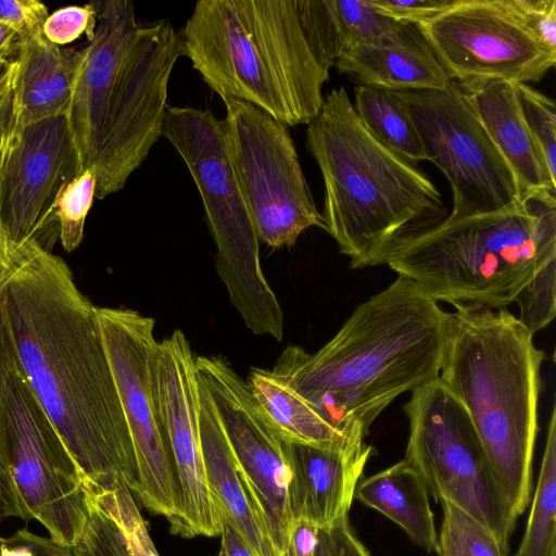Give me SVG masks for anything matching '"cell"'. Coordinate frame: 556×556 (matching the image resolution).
<instances>
[{"mask_svg":"<svg viewBox=\"0 0 556 556\" xmlns=\"http://www.w3.org/2000/svg\"><path fill=\"white\" fill-rule=\"evenodd\" d=\"M0 319L14 359L93 491L135 493L137 464L97 307L35 238L8 244Z\"/></svg>","mask_w":556,"mask_h":556,"instance_id":"6da1fadb","label":"cell"},{"mask_svg":"<svg viewBox=\"0 0 556 556\" xmlns=\"http://www.w3.org/2000/svg\"><path fill=\"white\" fill-rule=\"evenodd\" d=\"M446 315L418 285L397 276L356 306L316 353L287 346L271 371L330 425L365 440L397 396L439 377Z\"/></svg>","mask_w":556,"mask_h":556,"instance_id":"7a4b0ae2","label":"cell"},{"mask_svg":"<svg viewBox=\"0 0 556 556\" xmlns=\"http://www.w3.org/2000/svg\"><path fill=\"white\" fill-rule=\"evenodd\" d=\"M306 144L324 179L325 230L351 268L387 265L403 242L444 219L435 185L367 131L343 87L324 98Z\"/></svg>","mask_w":556,"mask_h":556,"instance_id":"3957f363","label":"cell"},{"mask_svg":"<svg viewBox=\"0 0 556 556\" xmlns=\"http://www.w3.org/2000/svg\"><path fill=\"white\" fill-rule=\"evenodd\" d=\"M447 313L438 379L464 406L515 515L532 490L544 352L507 308Z\"/></svg>","mask_w":556,"mask_h":556,"instance_id":"277c9868","label":"cell"},{"mask_svg":"<svg viewBox=\"0 0 556 556\" xmlns=\"http://www.w3.org/2000/svg\"><path fill=\"white\" fill-rule=\"evenodd\" d=\"M180 36L222 100L249 102L288 127L318 115L329 72L308 46L296 0H200Z\"/></svg>","mask_w":556,"mask_h":556,"instance_id":"5b68a950","label":"cell"},{"mask_svg":"<svg viewBox=\"0 0 556 556\" xmlns=\"http://www.w3.org/2000/svg\"><path fill=\"white\" fill-rule=\"evenodd\" d=\"M387 265L437 302L506 308L556 266V191L527 192L493 213L448 215L403 242Z\"/></svg>","mask_w":556,"mask_h":556,"instance_id":"8992f818","label":"cell"},{"mask_svg":"<svg viewBox=\"0 0 556 556\" xmlns=\"http://www.w3.org/2000/svg\"><path fill=\"white\" fill-rule=\"evenodd\" d=\"M162 136L199 190L217 248L216 268L232 305L255 334L283 338V314L260 262L258 238L231 161L224 123L211 111L166 109Z\"/></svg>","mask_w":556,"mask_h":556,"instance_id":"52a82bcc","label":"cell"},{"mask_svg":"<svg viewBox=\"0 0 556 556\" xmlns=\"http://www.w3.org/2000/svg\"><path fill=\"white\" fill-rule=\"evenodd\" d=\"M405 459L437 500L459 507L508 549L517 516L460 402L437 378L410 392Z\"/></svg>","mask_w":556,"mask_h":556,"instance_id":"ba28073f","label":"cell"},{"mask_svg":"<svg viewBox=\"0 0 556 556\" xmlns=\"http://www.w3.org/2000/svg\"><path fill=\"white\" fill-rule=\"evenodd\" d=\"M97 318L134 446L137 500L182 534V498L157 396L154 319L130 308L97 307Z\"/></svg>","mask_w":556,"mask_h":556,"instance_id":"9c48e42d","label":"cell"},{"mask_svg":"<svg viewBox=\"0 0 556 556\" xmlns=\"http://www.w3.org/2000/svg\"><path fill=\"white\" fill-rule=\"evenodd\" d=\"M2 392L7 452L23 520L38 521L53 541L71 548L87 517V485L10 346Z\"/></svg>","mask_w":556,"mask_h":556,"instance_id":"30bf717a","label":"cell"},{"mask_svg":"<svg viewBox=\"0 0 556 556\" xmlns=\"http://www.w3.org/2000/svg\"><path fill=\"white\" fill-rule=\"evenodd\" d=\"M223 101L231 161L258 241L292 247L307 228L325 230L288 126L249 102Z\"/></svg>","mask_w":556,"mask_h":556,"instance_id":"8fae6325","label":"cell"},{"mask_svg":"<svg viewBox=\"0 0 556 556\" xmlns=\"http://www.w3.org/2000/svg\"><path fill=\"white\" fill-rule=\"evenodd\" d=\"M184 55L169 20L141 24L105 101V126L92 167L102 200L121 191L162 137L168 84Z\"/></svg>","mask_w":556,"mask_h":556,"instance_id":"7c38bea8","label":"cell"},{"mask_svg":"<svg viewBox=\"0 0 556 556\" xmlns=\"http://www.w3.org/2000/svg\"><path fill=\"white\" fill-rule=\"evenodd\" d=\"M408 105L427 161L453 193L450 216L497 212L523 197L520 184L472 109L459 84L442 90L399 92Z\"/></svg>","mask_w":556,"mask_h":556,"instance_id":"4fadbf2b","label":"cell"},{"mask_svg":"<svg viewBox=\"0 0 556 556\" xmlns=\"http://www.w3.org/2000/svg\"><path fill=\"white\" fill-rule=\"evenodd\" d=\"M417 27L459 85L490 79L539 83L556 63V51L544 46L503 0H458Z\"/></svg>","mask_w":556,"mask_h":556,"instance_id":"5bb4252c","label":"cell"},{"mask_svg":"<svg viewBox=\"0 0 556 556\" xmlns=\"http://www.w3.org/2000/svg\"><path fill=\"white\" fill-rule=\"evenodd\" d=\"M230 444L241 479L275 556L287 547L292 516L288 503L289 471L281 437L256 402L248 381L220 356L195 357Z\"/></svg>","mask_w":556,"mask_h":556,"instance_id":"9a60e30c","label":"cell"},{"mask_svg":"<svg viewBox=\"0 0 556 556\" xmlns=\"http://www.w3.org/2000/svg\"><path fill=\"white\" fill-rule=\"evenodd\" d=\"M76 174L65 115L18 127L9 114L0 132V227L8 244L39 241L55 219L60 191Z\"/></svg>","mask_w":556,"mask_h":556,"instance_id":"2e32d148","label":"cell"},{"mask_svg":"<svg viewBox=\"0 0 556 556\" xmlns=\"http://www.w3.org/2000/svg\"><path fill=\"white\" fill-rule=\"evenodd\" d=\"M195 357L185 333L179 329L159 342L157 396L181 492L182 538L217 536L223 529L205 476Z\"/></svg>","mask_w":556,"mask_h":556,"instance_id":"e0dca14e","label":"cell"},{"mask_svg":"<svg viewBox=\"0 0 556 556\" xmlns=\"http://www.w3.org/2000/svg\"><path fill=\"white\" fill-rule=\"evenodd\" d=\"M91 3L97 25L92 38L83 48L65 114L77 174L96 163L105 125L106 96L141 25L131 0Z\"/></svg>","mask_w":556,"mask_h":556,"instance_id":"ac0fdd59","label":"cell"},{"mask_svg":"<svg viewBox=\"0 0 556 556\" xmlns=\"http://www.w3.org/2000/svg\"><path fill=\"white\" fill-rule=\"evenodd\" d=\"M286 457L288 503L292 519H304L325 532L349 520L372 447L365 442L344 450L281 438Z\"/></svg>","mask_w":556,"mask_h":556,"instance_id":"d6986e66","label":"cell"},{"mask_svg":"<svg viewBox=\"0 0 556 556\" xmlns=\"http://www.w3.org/2000/svg\"><path fill=\"white\" fill-rule=\"evenodd\" d=\"M296 7L308 46L327 72L353 46L389 45L417 30L381 14L368 0H296Z\"/></svg>","mask_w":556,"mask_h":556,"instance_id":"ffe728a7","label":"cell"},{"mask_svg":"<svg viewBox=\"0 0 556 556\" xmlns=\"http://www.w3.org/2000/svg\"><path fill=\"white\" fill-rule=\"evenodd\" d=\"M83 48L58 47L42 34L22 40L15 59L10 122L18 127L65 115Z\"/></svg>","mask_w":556,"mask_h":556,"instance_id":"44dd1931","label":"cell"},{"mask_svg":"<svg viewBox=\"0 0 556 556\" xmlns=\"http://www.w3.org/2000/svg\"><path fill=\"white\" fill-rule=\"evenodd\" d=\"M199 392L205 476L217 515L222 523L229 526L244 540L254 556H275L241 479L214 403L200 379Z\"/></svg>","mask_w":556,"mask_h":556,"instance_id":"7402d4cb","label":"cell"},{"mask_svg":"<svg viewBox=\"0 0 556 556\" xmlns=\"http://www.w3.org/2000/svg\"><path fill=\"white\" fill-rule=\"evenodd\" d=\"M492 141L515 173L522 193L556 191V179L525 122L516 84L490 79L460 85Z\"/></svg>","mask_w":556,"mask_h":556,"instance_id":"603a6c76","label":"cell"},{"mask_svg":"<svg viewBox=\"0 0 556 556\" xmlns=\"http://www.w3.org/2000/svg\"><path fill=\"white\" fill-rule=\"evenodd\" d=\"M333 66L361 86L395 92L442 90L452 81L419 29L389 45L353 46Z\"/></svg>","mask_w":556,"mask_h":556,"instance_id":"cb8c5ba5","label":"cell"},{"mask_svg":"<svg viewBox=\"0 0 556 556\" xmlns=\"http://www.w3.org/2000/svg\"><path fill=\"white\" fill-rule=\"evenodd\" d=\"M424 479L405 458L361 480L354 498L396 523L418 546L437 552L438 534Z\"/></svg>","mask_w":556,"mask_h":556,"instance_id":"d4e9b609","label":"cell"},{"mask_svg":"<svg viewBox=\"0 0 556 556\" xmlns=\"http://www.w3.org/2000/svg\"><path fill=\"white\" fill-rule=\"evenodd\" d=\"M248 383L264 415L282 439L336 450L365 442L352 439L330 425L271 370L252 368Z\"/></svg>","mask_w":556,"mask_h":556,"instance_id":"484cf974","label":"cell"},{"mask_svg":"<svg viewBox=\"0 0 556 556\" xmlns=\"http://www.w3.org/2000/svg\"><path fill=\"white\" fill-rule=\"evenodd\" d=\"M352 104L367 131L383 147L412 164L427 161L408 105L399 92L358 85Z\"/></svg>","mask_w":556,"mask_h":556,"instance_id":"4316f807","label":"cell"},{"mask_svg":"<svg viewBox=\"0 0 556 556\" xmlns=\"http://www.w3.org/2000/svg\"><path fill=\"white\" fill-rule=\"evenodd\" d=\"M514 556H556V407L553 405L538 485Z\"/></svg>","mask_w":556,"mask_h":556,"instance_id":"83f0119b","label":"cell"},{"mask_svg":"<svg viewBox=\"0 0 556 556\" xmlns=\"http://www.w3.org/2000/svg\"><path fill=\"white\" fill-rule=\"evenodd\" d=\"M441 505L439 556H507V549L482 523L450 502L441 501Z\"/></svg>","mask_w":556,"mask_h":556,"instance_id":"f1b7e54d","label":"cell"},{"mask_svg":"<svg viewBox=\"0 0 556 556\" xmlns=\"http://www.w3.org/2000/svg\"><path fill=\"white\" fill-rule=\"evenodd\" d=\"M97 179L92 168L74 176L60 191L54 217L58 222L59 238L66 252L80 244L87 215L96 198Z\"/></svg>","mask_w":556,"mask_h":556,"instance_id":"f546056e","label":"cell"},{"mask_svg":"<svg viewBox=\"0 0 556 556\" xmlns=\"http://www.w3.org/2000/svg\"><path fill=\"white\" fill-rule=\"evenodd\" d=\"M90 491L119 527L130 556H160L132 493L126 486Z\"/></svg>","mask_w":556,"mask_h":556,"instance_id":"4dcf8cb0","label":"cell"},{"mask_svg":"<svg viewBox=\"0 0 556 556\" xmlns=\"http://www.w3.org/2000/svg\"><path fill=\"white\" fill-rule=\"evenodd\" d=\"M87 492V517L81 532L71 547L73 556H130L115 520L88 488Z\"/></svg>","mask_w":556,"mask_h":556,"instance_id":"1f68e13d","label":"cell"},{"mask_svg":"<svg viewBox=\"0 0 556 556\" xmlns=\"http://www.w3.org/2000/svg\"><path fill=\"white\" fill-rule=\"evenodd\" d=\"M525 122L536 142L547 169L556 179V111L553 99L528 84H516Z\"/></svg>","mask_w":556,"mask_h":556,"instance_id":"d6a6232c","label":"cell"},{"mask_svg":"<svg viewBox=\"0 0 556 556\" xmlns=\"http://www.w3.org/2000/svg\"><path fill=\"white\" fill-rule=\"evenodd\" d=\"M96 25L97 13L91 2L85 5H68L48 15L42 26V35L51 43L63 47L83 34L90 40Z\"/></svg>","mask_w":556,"mask_h":556,"instance_id":"836d02e7","label":"cell"},{"mask_svg":"<svg viewBox=\"0 0 556 556\" xmlns=\"http://www.w3.org/2000/svg\"><path fill=\"white\" fill-rule=\"evenodd\" d=\"M9 343L0 319V525L16 517L23 519L22 504L12 479L5 442V416L3 407V372Z\"/></svg>","mask_w":556,"mask_h":556,"instance_id":"e575fe53","label":"cell"},{"mask_svg":"<svg viewBox=\"0 0 556 556\" xmlns=\"http://www.w3.org/2000/svg\"><path fill=\"white\" fill-rule=\"evenodd\" d=\"M503 3L544 46L556 51V0H503Z\"/></svg>","mask_w":556,"mask_h":556,"instance_id":"d590c367","label":"cell"},{"mask_svg":"<svg viewBox=\"0 0 556 556\" xmlns=\"http://www.w3.org/2000/svg\"><path fill=\"white\" fill-rule=\"evenodd\" d=\"M381 14L405 24L418 25L425 23L458 0H368Z\"/></svg>","mask_w":556,"mask_h":556,"instance_id":"8d00e7d4","label":"cell"},{"mask_svg":"<svg viewBox=\"0 0 556 556\" xmlns=\"http://www.w3.org/2000/svg\"><path fill=\"white\" fill-rule=\"evenodd\" d=\"M47 5L38 0H0V23L11 26L22 40L42 34Z\"/></svg>","mask_w":556,"mask_h":556,"instance_id":"74e56055","label":"cell"},{"mask_svg":"<svg viewBox=\"0 0 556 556\" xmlns=\"http://www.w3.org/2000/svg\"><path fill=\"white\" fill-rule=\"evenodd\" d=\"M0 556H73L70 547L27 529L1 538Z\"/></svg>","mask_w":556,"mask_h":556,"instance_id":"f35d334b","label":"cell"},{"mask_svg":"<svg viewBox=\"0 0 556 556\" xmlns=\"http://www.w3.org/2000/svg\"><path fill=\"white\" fill-rule=\"evenodd\" d=\"M319 529L304 519H293L287 547L280 556H314Z\"/></svg>","mask_w":556,"mask_h":556,"instance_id":"ab89813d","label":"cell"},{"mask_svg":"<svg viewBox=\"0 0 556 556\" xmlns=\"http://www.w3.org/2000/svg\"><path fill=\"white\" fill-rule=\"evenodd\" d=\"M332 556H370L352 531L349 520L326 532Z\"/></svg>","mask_w":556,"mask_h":556,"instance_id":"60d3db41","label":"cell"},{"mask_svg":"<svg viewBox=\"0 0 556 556\" xmlns=\"http://www.w3.org/2000/svg\"><path fill=\"white\" fill-rule=\"evenodd\" d=\"M220 536L217 556H254L244 540L229 526L223 523Z\"/></svg>","mask_w":556,"mask_h":556,"instance_id":"b9f144b4","label":"cell"},{"mask_svg":"<svg viewBox=\"0 0 556 556\" xmlns=\"http://www.w3.org/2000/svg\"><path fill=\"white\" fill-rule=\"evenodd\" d=\"M21 42L22 38L14 28L0 23V61H15Z\"/></svg>","mask_w":556,"mask_h":556,"instance_id":"7bdbcfd3","label":"cell"},{"mask_svg":"<svg viewBox=\"0 0 556 556\" xmlns=\"http://www.w3.org/2000/svg\"><path fill=\"white\" fill-rule=\"evenodd\" d=\"M12 90V89H11ZM11 110V91L0 100V132L9 117ZM8 249L7 239L0 227V262L4 258Z\"/></svg>","mask_w":556,"mask_h":556,"instance_id":"ee69618b","label":"cell"},{"mask_svg":"<svg viewBox=\"0 0 556 556\" xmlns=\"http://www.w3.org/2000/svg\"><path fill=\"white\" fill-rule=\"evenodd\" d=\"M15 72V61L0 62V100L11 91Z\"/></svg>","mask_w":556,"mask_h":556,"instance_id":"f6af8a7d","label":"cell"},{"mask_svg":"<svg viewBox=\"0 0 556 556\" xmlns=\"http://www.w3.org/2000/svg\"><path fill=\"white\" fill-rule=\"evenodd\" d=\"M314 556H332L327 534L323 530H319L318 544Z\"/></svg>","mask_w":556,"mask_h":556,"instance_id":"bcb514c9","label":"cell"},{"mask_svg":"<svg viewBox=\"0 0 556 556\" xmlns=\"http://www.w3.org/2000/svg\"><path fill=\"white\" fill-rule=\"evenodd\" d=\"M0 276H1V262H0Z\"/></svg>","mask_w":556,"mask_h":556,"instance_id":"7dc6e473","label":"cell"},{"mask_svg":"<svg viewBox=\"0 0 556 556\" xmlns=\"http://www.w3.org/2000/svg\"><path fill=\"white\" fill-rule=\"evenodd\" d=\"M0 541H1V536H0Z\"/></svg>","mask_w":556,"mask_h":556,"instance_id":"c3c4849f","label":"cell"},{"mask_svg":"<svg viewBox=\"0 0 556 556\" xmlns=\"http://www.w3.org/2000/svg\"><path fill=\"white\" fill-rule=\"evenodd\" d=\"M0 62H3V61H0Z\"/></svg>","mask_w":556,"mask_h":556,"instance_id":"681fc988","label":"cell"}]
</instances>
